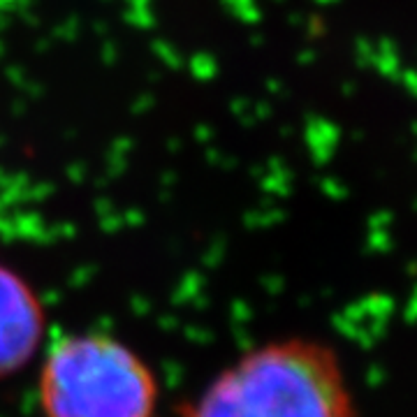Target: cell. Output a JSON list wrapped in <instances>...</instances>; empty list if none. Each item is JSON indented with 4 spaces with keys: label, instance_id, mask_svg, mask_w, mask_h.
<instances>
[{
    "label": "cell",
    "instance_id": "1",
    "mask_svg": "<svg viewBox=\"0 0 417 417\" xmlns=\"http://www.w3.org/2000/svg\"><path fill=\"white\" fill-rule=\"evenodd\" d=\"M181 417H355V411L327 346L281 341L225 369Z\"/></svg>",
    "mask_w": 417,
    "mask_h": 417
},
{
    "label": "cell",
    "instance_id": "2",
    "mask_svg": "<svg viewBox=\"0 0 417 417\" xmlns=\"http://www.w3.org/2000/svg\"><path fill=\"white\" fill-rule=\"evenodd\" d=\"M151 369L121 341L100 334L63 339L40 373L47 417H153Z\"/></svg>",
    "mask_w": 417,
    "mask_h": 417
},
{
    "label": "cell",
    "instance_id": "3",
    "mask_svg": "<svg viewBox=\"0 0 417 417\" xmlns=\"http://www.w3.org/2000/svg\"><path fill=\"white\" fill-rule=\"evenodd\" d=\"M45 334V311L28 281L0 262V378L33 360Z\"/></svg>",
    "mask_w": 417,
    "mask_h": 417
}]
</instances>
